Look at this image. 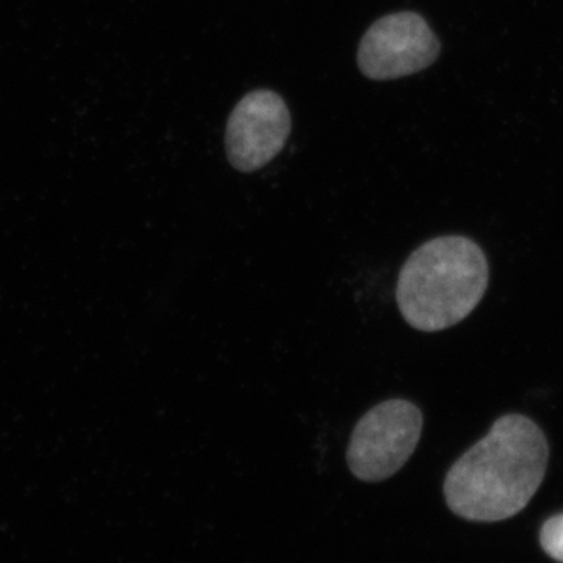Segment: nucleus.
Returning a JSON list of instances; mask_svg holds the SVG:
<instances>
[{
    "mask_svg": "<svg viewBox=\"0 0 563 563\" xmlns=\"http://www.w3.org/2000/svg\"><path fill=\"white\" fill-rule=\"evenodd\" d=\"M548 462L550 446L542 429L523 415H506L451 466L444 499L463 520H507L520 514L539 490Z\"/></svg>",
    "mask_w": 563,
    "mask_h": 563,
    "instance_id": "1",
    "label": "nucleus"
},
{
    "mask_svg": "<svg viewBox=\"0 0 563 563\" xmlns=\"http://www.w3.org/2000/svg\"><path fill=\"white\" fill-rule=\"evenodd\" d=\"M424 418L417 404L388 399L368 410L351 433L346 462L363 483L395 476L420 443Z\"/></svg>",
    "mask_w": 563,
    "mask_h": 563,
    "instance_id": "3",
    "label": "nucleus"
},
{
    "mask_svg": "<svg viewBox=\"0 0 563 563\" xmlns=\"http://www.w3.org/2000/svg\"><path fill=\"white\" fill-rule=\"evenodd\" d=\"M291 117L277 92L255 90L236 103L225 128V152L236 172L254 173L287 144Z\"/></svg>",
    "mask_w": 563,
    "mask_h": 563,
    "instance_id": "5",
    "label": "nucleus"
},
{
    "mask_svg": "<svg viewBox=\"0 0 563 563\" xmlns=\"http://www.w3.org/2000/svg\"><path fill=\"white\" fill-rule=\"evenodd\" d=\"M440 55V41L413 11L391 13L374 22L361 41L358 69L372 80H396L421 73Z\"/></svg>",
    "mask_w": 563,
    "mask_h": 563,
    "instance_id": "4",
    "label": "nucleus"
},
{
    "mask_svg": "<svg viewBox=\"0 0 563 563\" xmlns=\"http://www.w3.org/2000/svg\"><path fill=\"white\" fill-rule=\"evenodd\" d=\"M540 543H542L544 553L553 558L554 561L563 563V514L544 521L542 531H540Z\"/></svg>",
    "mask_w": 563,
    "mask_h": 563,
    "instance_id": "6",
    "label": "nucleus"
},
{
    "mask_svg": "<svg viewBox=\"0 0 563 563\" xmlns=\"http://www.w3.org/2000/svg\"><path fill=\"white\" fill-rule=\"evenodd\" d=\"M487 287L484 251L466 236H439L421 244L404 263L396 302L407 324L440 332L470 317Z\"/></svg>",
    "mask_w": 563,
    "mask_h": 563,
    "instance_id": "2",
    "label": "nucleus"
}]
</instances>
